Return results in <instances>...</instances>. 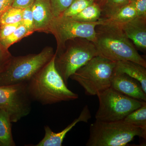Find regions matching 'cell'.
Wrapping results in <instances>:
<instances>
[{"mask_svg":"<svg viewBox=\"0 0 146 146\" xmlns=\"http://www.w3.org/2000/svg\"><path fill=\"white\" fill-rule=\"evenodd\" d=\"M133 1V0H129V3H130L132 1Z\"/></svg>","mask_w":146,"mask_h":146,"instance_id":"cell-31","label":"cell"},{"mask_svg":"<svg viewBox=\"0 0 146 146\" xmlns=\"http://www.w3.org/2000/svg\"><path fill=\"white\" fill-rule=\"evenodd\" d=\"M105 1L106 0H95V2L99 5L101 7L102 6L103 4Z\"/></svg>","mask_w":146,"mask_h":146,"instance_id":"cell-30","label":"cell"},{"mask_svg":"<svg viewBox=\"0 0 146 146\" xmlns=\"http://www.w3.org/2000/svg\"><path fill=\"white\" fill-rule=\"evenodd\" d=\"M22 22L14 24H8L0 25V41L5 39L12 34L16 29L21 25Z\"/></svg>","mask_w":146,"mask_h":146,"instance_id":"cell-26","label":"cell"},{"mask_svg":"<svg viewBox=\"0 0 146 146\" xmlns=\"http://www.w3.org/2000/svg\"><path fill=\"white\" fill-rule=\"evenodd\" d=\"M11 120L6 110L0 109V146H15L11 130Z\"/></svg>","mask_w":146,"mask_h":146,"instance_id":"cell-15","label":"cell"},{"mask_svg":"<svg viewBox=\"0 0 146 146\" xmlns=\"http://www.w3.org/2000/svg\"><path fill=\"white\" fill-rule=\"evenodd\" d=\"M116 63L98 55L79 68L70 78L83 87L86 95L97 96L111 87Z\"/></svg>","mask_w":146,"mask_h":146,"instance_id":"cell-3","label":"cell"},{"mask_svg":"<svg viewBox=\"0 0 146 146\" xmlns=\"http://www.w3.org/2000/svg\"><path fill=\"white\" fill-rule=\"evenodd\" d=\"M111 87L128 97L146 102V94L141 84L126 74L115 72Z\"/></svg>","mask_w":146,"mask_h":146,"instance_id":"cell-10","label":"cell"},{"mask_svg":"<svg viewBox=\"0 0 146 146\" xmlns=\"http://www.w3.org/2000/svg\"><path fill=\"white\" fill-rule=\"evenodd\" d=\"M126 35L138 48L146 49V18L137 17L133 20L120 24Z\"/></svg>","mask_w":146,"mask_h":146,"instance_id":"cell-13","label":"cell"},{"mask_svg":"<svg viewBox=\"0 0 146 146\" xmlns=\"http://www.w3.org/2000/svg\"><path fill=\"white\" fill-rule=\"evenodd\" d=\"M94 42L99 54L117 62L129 60L146 68V60L138 53L119 24L105 19L96 27Z\"/></svg>","mask_w":146,"mask_h":146,"instance_id":"cell-1","label":"cell"},{"mask_svg":"<svg viewBox=\"0 0 146 146\" xmlns=\"http://www.w3.org/2000/svg\"><path fill=\"white\" fill-rule=\"evenodd\" d=\"M31 99L27 83L0 85V109L8 112L11 122H17L29 114Z\"/></svg>","mask_w":146,"mask_h":146,"instance_id":"cell-9","label":"cell"},{"mask_svg":"<svg viewBox=\"0 0 146 146\" xmlns=\"http://www.w3.org/2000/svg\"><path fill=\"white\" fill-rule=\"evenodd\" d=\"M33 32L30 31L22 25L17 28L12 34L5 39L0 41V44L7 49H8L13 44L21 41L25 37L31 35Z\"/></svg>","mask_w":146,"mask_h":146,"instance_id":"cell-19","label":"cell"},{"mask_svg":"<svg viewBox=\"0 0 146 146\" xmlns=\"http://www.w3.org/2000/svg\"><path fill=\"white\" fill-rule=\"evenodd\" d=\"M94 2L95 0H74L62 15L66 17H73Z\"/></svg>","mask_w":146,"mask_h":146,"instance_id":"cell-22","label":"cell"},{"mask_svg":"<svg viewBox=\"0 0 146 146\" xmlns=\"http://www.w3.org/2000/svg\"><path fill=\"white\" fill-rule=\"evenodd\" d=\"M98 55L94 42L88 39L78 38L69 40L63 51L56 54V68L68 85V80L72 75Z\"/></svg>","mask_w":146,"mask_h":146,"instance_id":"cell-6","label":"cell"},{"mask_svg":"<svg viewBox=\"0 0 146 146\" xmlns=\"http://www.w3.org/2000/svg\"><path fill=\"white\" fill-rule=\"evenodd\" d=\"M102 8L100 6L94 2L84 8L81 12L71 18L84 23H94L101 19Z\"/></svg>","mask_w":146,"mask_h":146,"instance_id":"cell-16","label":"cell"},{"mask_svg":"<svg viewBox=\"0 0 146 146\" xmlns=\"http://www.w3.org/2000/svg\"><path fill=\"white\" fill-rule=\"evenodd\" d=\"M35 0H14L12 6L21 9H25L31 6Z\"/></svg>","mask_w":146,"mask_h":146,"instance_id":"cell-28","label":"cell"},{"mask_svg":"<svg viewBox=\"0 0 146 146\" xmlns=\"http://www.w3.org/2000/svg\"><path fill=\"white\" fill-rule=\"evenodd\" d=\"M104 20L101 19L94 23H84L63 15L55 17L48 31V33L54 35L56 41L57 49L55 53L57 55L62 52L69 40L80 38L95 42L96 27L103 23Z\"/></svg>","mask_w":146,"mask_h":146,"instance_id":"cell-8","label":"cell"},{"mask_svg":"<svg viewBox=\"0 0 146 146\" xmlns=\"http://www.w3.org/2000/svg\"><path fill=\"white\" fill-rule=\"evenodd\" d=\"M54 54L52 48L47 47L38 54L12 56L7 68L0 74V85L27 83Z\"/></svg>","mask_w":146,"mask_h":146,"instance_id":"cell-5","label":"cell"},{"mask_svg":"<svg viewBox=\"0 0 146 146\" xmlns=\"http://www.w3.org/2000/svg\"><path fill=\"white\" fill-rule=\"evenodd\" d=\"M91 117V112L88 106L84 107L79 117L63 130L59 132H53L49 127H44L45 136L35 146H61L67 133L78 123L83 122H88Z\"/></svg>","mask_w":146,"mask_h":146,"instance_id":"cell-11","label":"cell"},{"mask_svg":"<svg viewBox=\"0 0 146 146\" xmlns=\"http://www.w3.org/2000/svg\"><path fill=\"white\" fill-rule=\"evenodd\" d=\"M54 17L61 16L74 0H50Z\"/></svg>","mask_w":146,"mask_h":146,"instance_id":"cell-23","label":"cell"},{"mask_svg":"<svg viewBox=\"0 0 146 146\" xmlns=\"http://www.w3.org/2000/svg\"><path fill=\"white\" fill-rule=\"evenodd\" d=\"M137 17V13L135 8L129 3L121 7L106 20L116 23L123 24L131 21Z\"/></svg>","mask_w":146,"mask_h":146,"instance_id":"cell-17","label":"cell"},{"mask_svg":"<svg viewBox=\"0 0 146 146\" xmlns=\"http://www.w3.org/2000/svg\"><path fill=\"white\" fill-rule=\"evenodd\" d=\"M115 72L126 74L138 80L146 94V67L133 61L121 60L116 62Z\"/></svg>","mask_w":146,"mask_h":146,"instance_id":"cell-14","label":"cell"},{"mask_svg":"<svg viewBox=\"0 0 146 146\" xmlns=\"http://www.w3.org/2000/svg\"><path fill=\"white\" fill-rule=\"evenodd\" d=\"M12 56L8 49L0 44V74L7 68Z\"/></svg>","mask_w":146,"mask_h":146,"instance_id":"cell-25","label":"cell"},{"mask_svg":"<svg viewBox=\"0 0 146 146\" xmlns=\"http://www.w3.org/2000/svg\"><path fill=\"white\" fill-rule=\"evenodd\" d=\"M35 31L48 33L54 18L50 0H35L31 6Z\"/></svg>","mask_w":146,"mask_h":146,"instance_id":"cell-12","label":"cell"},{"mask_svg":"<svg viewBox=\"0 0 146 146\" xmlns=\"http://www.w3.org/2000/svg\"><path fill=\"white\" fill-rule=\"evenodd\" d=\"M123 120L131 125L146 131V103L131 112Z\"/></svg>","mask_w":146,"mask_h":146,"instance_id":"cell-18","label":"cell"},{"mask_svg":"<svg viewBox=\"0 0 146 146\" xmlns=\"http://www.w3.org/2000/svg\"><path fill=\"white\" fill-rule=\"evenodd\" d=\"M14 0H0V18L5 11L12 6Z\"/></svg>","mask_w":146,"mask_h":146,"instance_id":"cell-29","label":"cell"},{"mask_svg":"<svg viewBox=\"0 0 146 146\" xmlns=\"http://www.w3.org/2000/svg\"><path fill=\"white\" fill-rule=\"evenodd\" d=\"M23 9L11 6L5 11L0 18V25L18 23L22 22Z\"/></svg>","mask_w":146,"mask_h":146,"instance_id":"cell-21","label":"cell"},{"mask_svg":"<svg viewBox=\"0 0 146 146\" xmlns=\"http://www.w3.org/2000/svg\"><path fill=\"white\" fill-rule=\"evenodd\" d=\"M129 3V0H106L101 6V18L108 19L121 7Z\"/></svg>","mask_w":146,"mask_h":146,"instance_id":"cell-20","label":"cell"},{"mask_svg":"<svg viewBox=\"0 0 146 146\" xmlns=\"http://www.w3.org/2000/svg\"><path fill=\"white\" fill-rule=\"evenodd\" d=\"M129 3L135 8L137 17L146 18V0H133Z\"/></svg>","mask_w":146,"mask_h":146,"instance_id":"cell-27","label":"cell"},{"mask_svg":"<svg viewBox=\"0 0 146 146\" xmlns=\"http://www.w3.org/2000/svg\"><path fill=\"white\" fill-rule=\"evenodd\" d=\"M22 23L30 31L34 33V25L31 6L23 9L22 15Z\"/></svg>","mask_w":146,"mask_h":146,"instance_id":"cell-24","label":"cell"},{"mask_svg":"<svg viewBox=\"0 0 146 146\" xmlns=\"http://www.w3.org/2000/svg\"><path fill=\"white\" fill-rule=\"evenodd\" d=\"M56 54L49 62L27 83L31 98L42 105L52 104L77 99L78 95L71 91L55 64Z\"/></svg>","mask_w":146,"mask_h":146,"instance_id":"cell-2","label":"cell"},{"mask_svg":"<svg viewBox=\"0 0 146 146\" xmlns=\"http://www.w3.org/2000/svg\"><path fill=\"white\" fill-rule=\"evenodd\" d=\"M136 136L145 139L146 131L123 120L104 122L96 120L89 129L87 146H123Z\"/></svg>","mask_w":146,"mask_h":146,"instance_id":"cell-4","label":"cell"},{"mask_svg":"<svg viewBox=\"0 0 146 146\" xmlns=\"http://www.w3.org/2000/svg\"><path fill=\"white\" fill-rule=\"evenodd\" d=\"M99 106L95 118L98 121L113 122L123 120L128 114L146 102L126 96L111 87L97 95Z\"/></svg>","mask_w":146,"mask_h":146,"instance_id":"cell-7","label":"cell"}]
</instances>
